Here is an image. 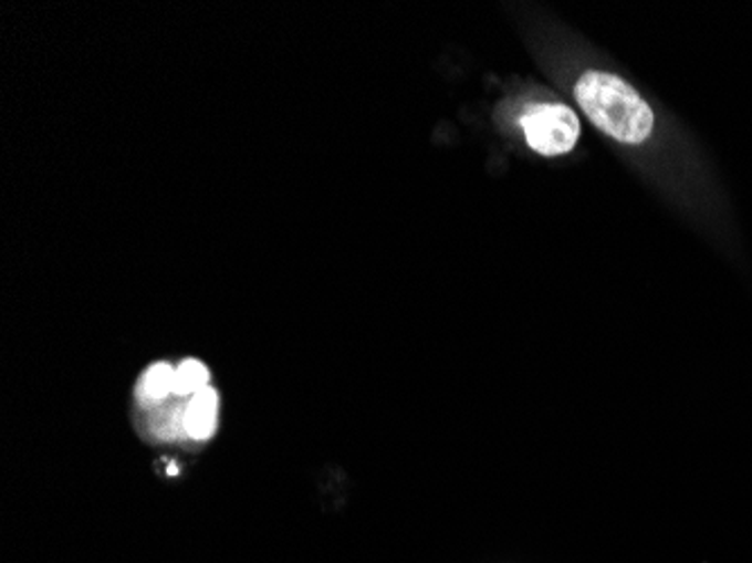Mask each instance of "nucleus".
<instances>
[{
	"mask_svg": "<svg viewBox=\"0 0 752 563\" xmlns=\"http://www.w3.org/2000/svg\"><path fill=\"white\" fill-rule=\"evenodd\" d=\"M521 124L528 145L541 156L573 152L582 134L579 117L566 104H534L523 113Z\"/></svg>",
	"mask_w": 752,
	"mask_h": 563,
	"instance_id": "f03ea898",
	"label": "nucleus"
},
{
	"mask_svg": "<svg viewBox=\"0 0 752 563\" xmlns=\"http://www.w3.org/2000/svg\"><path fill=\"white\" fill-rule=\"evenodd\" d=\"M219 397L212 388L197 393L182 410V428L192 440H208L217 430Z\"/></svg>",
	"mask_w": 752,
	"mask_h": 563,
	"instance_id": "7ed1b4c3",
	"label": "nucleus"
},
{
	"mask_svg": "<svg viewBox=\"0 0 752 563\" xmlns=\"http://www.w3.org/2000/svg\"><path fill=\"white\" fill-rule=\"evenodd\" d=\"M174 382H176V369L169 363H154L138 384V395L143 402L154 404L163 402L167 395L174 393Z\"/></svg>",
	"mask_w": 752,
	"mask_h": 563,
	"instance_id": "20e7f679",
	"label": "nucleus"
},
{
	"mask_svg": "<svg viewBox=\"0 0 752 563\" xmlns=\"http://www.w3.org/2000/svg\"><path fill=\"white\" fill-rule=\"evenodd\" d=\"M210 372L201 361H182L176 367V382H174V393L178 397H195L197 393L210 388Z\"/></svg>",
	"mask_w": 752,
	"mask_h": 563,
	"instance_id": "39448f33",
	"label": "nucleus"
},
{
	"mask_svg": "<svg viewBox=\"0 0 752 563\" xmlns=\"http://www.w3.org/2000/svg\"><path fill=\"white\" fill-rule=\"evenodd\" d=\"M575 97L595 127L619 143L640 145L654 132L649 104L631 84L615 75L586 73L575 86Z\"/></svg>",
	"mask_w": 752,
	"mask_h": 563,
	"instance_id": "f257e3e1",
	"label": "nucleus"
}]
</instances>
